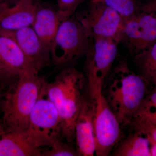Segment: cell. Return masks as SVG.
Masks as SVG:
<instances>
[{
	"label": "cell",
	"mask_w": 156,
	"mask_h": 156,
	"mask_svg": "<svg viewBox=\"0 0 156 156\" xmlns=\"http://www.w3.org/2000/svg\"><path fill=\"white\" fill-rule=\"evenodd\" d=\"M87 87L85 75L74 67L62 70L45 85L46 95L61 117L62 135L69 143L75 139L76 121L86 96Z\"/></svg>",
	"instance_id": "1"
},
{
	"label": "cell",
	"mask_w": 156,
	"mask_h": 156,
	"mask_svg": "<svg viewBox=\"0 0 156 156\" xmlns=\"http://www.w3.org/2000/svg\"><path fill=\"white\" fill-rule=\"evenodd\" d=\"M46 82L38 73L26 71L7 89L2 97V123L6 132L27 130L30 116Z\"/></svg>",
	"instance_id": "2"
},
{
	"label": "cell",
	"mask_w": 156,
	"mask_h": 156,
	"mask_svg": "<svg viewBox=\"0 0 156 156\" xmlns=\"http://www.w3.org/2000/svg\"><path fill=\"white\" fill-rule=\"evenodd\" d=\"M109 75L105 97L120 124H129L147 95V81L132 71L125 61L120 62Z\"/></svg>",
	"instance_id": "3"
},
{
	"label": "cell",
	"mask_w": 156,
	"mask_h": 156,
	"mask_svg": "<svg viewBox=\"0 0 156 156\" xmlns=\"http://www.w3.org/2000/svg\"><path fill=\"white\" fill-rule=\"evenodd\" d=\"M89 39L76 16L64 20L50 45L51 60L57 65H66L86 55L90 46Z\"/></svg>",
	"instance_id": "4"
},
{
	"label": "cell",
	"mask_w": 156,
	"mask_h": 156,
	"mask_svg": "<svg viewBox=\"0 0 156 156\" xmlns=\"http://www.w3.org/2000/svg\"><path fill=\"white\" fill-rule=\"evenodd\" d=\"M92 40L86 54L84 75L88 93L94 99L103 93L104 84L116 57L118 44L111 40Z\"/></svg>",
	"instance_id": "5"
},
{
	"label": "cell",
	"mask_w": 156,
	"mask_h": 156,
	"mask_svg": "<svg viewBox=\"0 0 156 156\" xmlns=\"http://www.w3.org/2000/svg\"><path fill=\"white\" fill-rule=\"evenodd\" d=\"M76 16L90 39L111 40L118 44L122 41L124 18L104 4L90 2L88 8Z\"/></svg>",
	"instance_id": "6"
},
{
	"label": "cell",
	"mask_w": 156,
	"mask_h": 156,
	"mask_svg": "<svg viewBox=\"0 0 156 156\" xmlns=\"http://www.w3.org/2000/svg\"><path fill=\"white\" fill-rule=\"evenodd\" d=\"M94 119L95 154L109 155L119 140L121 124L109 106L103 93L95 99Z\"/></svg>",
	"instance_id": "7"
},
{
	"label": "cell",
	"mask_w": 156,
	"mask_h": 156,
	"mask_svg": "<svg viewBox=\"0 0 156 156\" xmlns=\"http://www.w3.org/2000/svg\"><path fill=\"white\" fill-rule=\"evenodd\" d=\"M27 129L48 147L62 135L61 117L56 106L47 97L45 86L31 112Z\"/></svg>",
	"instance_id": "8"
},
{
	"label": "cell",
	"mask_w": 156,
	"mask_h": 156,
	"mask_svg": "<svg viewBox=\"0 0 156 156\" xmlns=\"http://www.w3.org/2000/svg\"><path fill=\"white\" fill-rule=\"evenodd\" d=\"M122 41L135 53L156 42V17L146 12L124 18Z\"/></svg>",
	"instance_id": "9"
},
{
	"label": "cell",
	"mask_w": 156,
	"mask_h": 156,
	"mask_svg": "<svg viewBox=\"0 0 156 156\" xmlns=\"http://www.w3.org/2000/svg\"><path fill=\"white\" fill-rule=\"evenodd\" d=\"M5 36L11 37L17 42L31 69L39 73L50 63L51 60L50 50L45 47L31 27H24Z\"/></svg>",
	"instance_id": "10"
},
{
	"label": "cell",
	"mask_w": 156,
	"mask_h": 156,
	"mask_svg": "<svg viewBox=\"0 0 156 156\" xmlns=\"http://www.w3.org/2000/svg\"><path fill=\"white\" fill-rule=\"evenodd\" d=\"M95 100L87 95L84 98L80 111L76 121L75 139L78 155L93 156L95 154L94 119Z\"/></svg>",
	"instance_id": "11"
},
{
	"label": "cell",
	"mask_w": 156,
	"mask_h": 156,
	"mask_svg": "<svg viewBox=\"0 0 156 156\" xmlns=\"http://www.w3.org/2000/svg\"><path fill=\"white\" fill-rule=\"evenodd\" d=\"M47 147L28 129L5 132L0 141V156H41Z\"/></svg>",
	"instance_id": "12"
},
{
	"label": "cell",
	"mask_w": 156,
	"mask_h": 156,
	"mask_svg": "<svg viewBox=\"0 0 156 156\" xmlns=\"http://www.w3.org/2000/svg\"><path fill=\"white\" fill-rule=\"evenodd\" d=\"M37 6L33 0H19L12 5H0V35L31 26Z\"/></svg>",
	"instance_id": "13"
},
{
	"label": "cell",
	"mask_w": 156,
	"mask_h": 156,
	"mask_svg": "<svg viewBox=\"0 0 156 156\" xmlns=\"http://www.w3.org/2000/svg\"><path fill=\"white\" fill-rule=\"evenodd\" d=\"M0 67L13 80L26 71L31 69L16 41L11 37L2 35H0Z\"/></svg>",
	"instance_id": "14"
},
{
	"label": "cell",
	"mask_w": 156,
	"mask_h": 156,
	"mask_svg": "<svg viewBox=\"0 0 156 156\" xmlns=\"http://www.w3.org/2000/svg\"><path fill=\"white\" fill-rule=\"evenodd\" d=\"M61 22L57 10L38 5L31 27L45 47L50 50Z\"/></svg>",
	"instance_id": "15"
},
{
	"label": "cell",
	"mask_w": 156,
	"mask_h": 156,
	"mask_svg": "<svg viewBox=\"0 0 156 156\" xmlns=\"http://www.w3.org/2000/svg\"><path fill=\"white\" fill-rule=\"evenodd\" d=\"M151 143L147 135L140 131L130 134L113 153L116 156H151Z\"/></svg>",
	"instance_id": "16"
},
{
	"label": "cell",
	"mask_w": 156,
	"mask_h": 156,
	"mask_svg": "<svg viewBox=\"0 0 156 156\" xmlns=\"http://www.w3.org/2000/svg\"><path fill=\"white\" fill-rule=\"evenodd\" d=\"M129 124L135 131H141L156 126V87L146 96Z\"/></svg>",
	"instance_id": "17"
},
{
	"label": "cell",
	"mask_w": 156,
	"mask_h": 156,
	"mask_svg": "<svg viewBox=\"0 0 156 156\" xmlns=\"http://www.w3.org/2000/svg\"><path fill=\"white\" fill-rule=\"evenodd\" d=\"M134 61L142 73V76L156 87V42L148 50L136 53Z\"/></svg>",
	"instance_id": "18"
},
{
	"label": "cell",
	"mask_w": 156,
	"mask_h": 156,
	"mask_svg": "<svg viewBox=\"0 0 156 156\" xmlns=\"http://www.w3.org/2000/svg\"><path fill=\"white\" fill-rule=\"evenodd\" d=\"M91 2L104 4L116 11L124 18L137 13L135 0H91Z\"/></svg>",
	"instance_id": "19"
},
{
	"label": "cell",
	"mask_w": 156,
	"mask_h": 156,
	"mask_svg": "<svg viewBox=\"0 0 156 156\" xmlns=\"http://www.w3.org/2000/svg\"><path fill=\"white\" fill-rule=\"evenodd\" d=\"M48 148V149L44 150L42 156H79L77 151L70 145L69 143H66L62 141L59 138L54 140Z\"/></svg>",
	"instance_id": "20"
},
{
	"label": "cell",
	"mask_w": 156,
	"mask_h": 156,
	"mask_svg": "<svg viewBox=\"0 0 156 156\" xmlns=\"http://www.w3.org/2000/svg\"><path fill=\"white\" fill-rule=\"evenodd\" d=\"M58 14L61 21L72 16L83 0H57Z\"/></svg>",
	"instance_id": "21"
},
{
	"label": "cell",
	"mask_w": 156,
	"mask_h": 156,
	"mask_svg": "<svg viewBox=\"0 0 156 156\" xmlns=\"http://www.w3.org/2000/svg\"><path fill=\"white\" fill-rule=\"evenodd\" d=\"M14 80L8 76L0 67V93L4 95Z\"/></svg>",
	"instance_id": "22"
},
{
	"label": "cell",
	"mask_w": 156,
	"mask_h": 156,
	"mask_svg": "<svg viewBox=\"0 0 156 156\" xmlns=\"http://www.w3.org/2000/svg\"><path fill=\"white\" fill-rule=\"evenodd\" d=\"M147 135L151 142L156 143V126L140 131Z\"/></svg>",
	"instance_id": "23"
},
{
	"label": "cell",
	"mask_w": 156,
	"mask_h": 156,
	"mask_svg": "<svg viewBox=\"0 0 156 156\" xmlns=\"http://www.w3.org/2000/svg\"><path fill=\"white\" fill-rule=\"evenodd\" d=\"M19 0H0V5H12L16 4Z\"/></svg>",
	"instance_id": "24"
},
{
	"label": "cell",
	"mask_w": 156,
	"mask_h": 156,
	"mask_svg": "<svg viewBox=\"0 0 156 156\" xmlns=\"http://www.w3.org/2000/svg\"><path fill=\"white\" fill-rule=\"evenodd\" d=\"M143 10L145 12H152L156 11V7L151 3L150 5L145 6L143 8Z\"/></svg>",
	"instance_id": "25"
},
{
	"label": "cell",
	"mask_w": 156,
	"mask_h": 156,
	"mask_svg": "<svg viewBox=\"0 0 156 156\" xmlns=\"http://www.w3.org/2000/svg\"><path fill=\"white\" fill-rule=\"evenodd\" d=\"M151 155L156 156V143L151 142Z\"/></svg>",
	"instance_id": "26"
},
{
	"label": "cell",
	"mask_w": 156,
	"mask_h": 156,
	"mask_svg": "<svg viewBox=\"0 0 156 156\" xmlns=\"http://www.w3.org/2000/svg\"><path fill=\"white\" fill-rule=\"evenodd\" d=\"M5 128L3 127L2 124L1 122L0 123V141L3 135L5 133Z\"/></svg>",
	"instance_id": "27"
},
{
	"label": "cell",
	"mask_w": 156,
	"mask_h": 156,
	"mask_svg": "<svg viewBox=\"0 0 156 156\" xmlns=\"http://www.w3.org/2000/svg\"><path fill=\"white\" fill-rule=\"evenodd\" d=\"M3 96V94L0 93V106H1V103H2V98Z\"/></svg>",
	"instance_id": "28"
},
{
	"label": "cell",
	"mask_w": 156,
	"mask_h": 156,
	"mask_svg": "<svg viewBox=\"0 0 156 156\" xmlns=\"http://www.w3.org/2000/svg\"><path fill=\"white\" fill-rule=\"evenodd\" d=\"M33 1H35V2H38V0H33Z\"/></svg>",
	"instance_id": "29"
}]
</instances>
